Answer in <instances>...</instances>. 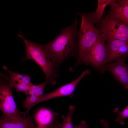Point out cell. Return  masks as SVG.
Instances as JSON below:
<instances>
[{"label":"cell","instance_id":"cell-1","mask_svg":"<svg viewBox=\"0 0 128 128\" xmlns=\"http://www.w3.org/2000/svg\"><path fill=\"white\" fill-rule=\"evenodd\" d=\"M78 21L76 18L73 23L64 28L53 40L41 44L57 69L58 66L68 58L74 56L78 57V46L76 41L78 31Z\"/></svg>","mask_w":128,"mask_h":128},{"label":"cell","instance_id":"cell-2","mask_svg":"<svg viewBox=\"0 0 128 128\" xmlns=\"http://www.w3.org/2000/svg\"><path fill=\"white\" fill-rule=\"evenodd\" d=\"M18 36L24 41L26 55L23 60L31 59L41 68L45 75V81L54 85L58 77V69L54 66L48 55L41 44H39L27 40L20 32Z\"/></svg>","mask_w":128,"mask_h":128},{"label":"cell","instance_id":"cell-3","mask_svg":"<svg viewBox=\"0 0 128 128\" xmlns=\"http://www.w3.org/2000/svg\"><path fill=\"white\" fill-rule=\"evenodd\" d=\"M78 14L81 16V22L77 37L78 54L77 62L90 52L101 33L100 29L97 28L94 23L87 17L86 13Z\"/></svg>","mask_w":128,"mask_h":128},{"label":"cell","instance_id":"cell-4","mask_svg":"<svg viewBox=\"0 0 128 128\" xmlns=\"http://www.w3.org/2000/svg\"><path fill=\"white\" fill-rule=\"evenodd\" d=\"M9 77L1 73L0 83V109L3 115L8 118L21 116L13 97V87L9 82Z\"/></svg>","mask_w":128,"mask_h":128},{"label":"cell","instance_id":"cell-5","mask_svg":"<svg viewBox=\"0 0 128 128\" xmlns=\"http://www.w3.org/2000/svg\"><path fill=\"white\" fill-rule=\"evenodd\" d=\"M106 39L101 32L96 43L90 52L76 65L80 64L89 65L102 73L104 72L106 64Z\"/></svg>","mask_w":128,"mask_h":128},{"label":"cell","instance_id":"cell-6","mask_svg":"<svg viewBox=\"0 0 128 128\" xmlns=\"http://www.w3.org/2000/svg\"><path fill=\"white\" fill-rule=\"evenodd\" d=\"M100 27L106 40L128 41V25L108 15L101 20Z\"/></svg>","mask_w":128,"mask_h":128},{"label":"cell","instance_id":"cell-7","mask_svg":"<svg viewBox=\"0 0 128 128\" xmlns=\"http://www.w3.org/2000/svg\"><path fill=\"white\" fill-rule=\"evenodd\" d=\"M106 64L128 56V41L106 40Z\"/></svg>","mask_w":128,"mask_h":128},{"label":"cell","instance_id":"cell-8","mask_svg":"<svg viewBox=\"0 0 128 128\" xmlns=\"http://www.w3.org/2000/svg\"><path fill=\"white\" fill-rule=\"evenodd\" d=\"M91 73L89 69H87L74 81L62 86L51 92L43 94L40 97L36 105L42 102L56 98L66 96L73 97L74 91L80 81L84 76Z\"/></svg>","mask_w":128,"mask_h":128},{"label":"cell","instance_id":"cell-9","mask_svg":"<svg viewBox=\"0 0 128 128\" xmlns=\"http://www.w3.org/2000/svg\"><path fill=\"white\" fill-rule=\"evenodd\" d=\"M126 58H123L115 62L106 64L105 72H110L113 75L115 79L119 82L124 88L128 90V65L125 63Z\"/></svg>","mask_w":128,"mask_h":128},{"label":"cell","instance_id":"cell-10","mask_svg":"<svg viewBox=\"0 0 128 128\" xmlns=\"http://www.w3.org/2000/svg\"><path fill=\"white\" fill-rule=\"evenodd\" d=\"M32 118L21 116L8 118L2 115L0 118V128H33Z\"/></svg>","mask_w":128,"mask_h":128},{"label":"cell","instance_id":"cell-11","mask_svg":"<svg viewBox=\"0 0 128 128\" xmlns=\"http://www.w3.org/2000/svg\"><path fill=\"white\" fill-rule=\"evenodd\" d=\"M110 5L107 15L128 25V6L118 4L116 0Z\"/></svg>","mask_w":128,"mask_h":128},{"label":"cell","instance_id":"cell-12","mask_svg":"<svg viewBox=\"0 0 128 128\" xmlns=\"http://www.w3.org/2000/svg\"><path fill=\"white\" fill-rule=\"evenodd\" d=\"M115 0H98V5L96 11L92 13L87 14V17L94 23H100L105 8L106 6L111 5Z\"/></svg>","mask_w":128,"mask_h":128},{"label":"cell","instance_id":"cell-13","mask_svg":"<svg viewBox=\"0 0 128 128\" xmlns=\"http://www.w3.org/2000/svg\"><path fill=\"white\" fill-rule=\"evenodd\" d=\"M54 113L46 108L40 109L37 113L35 116L36 121L39 125H48L53 121Z\"/></svg>","mask_w":128,"mask_h":128},{"label":"cell","instance_id":"cell-14","mask_svg":"<svg viewBox=\"0 0 128 128\" xmlns=\"http://www.w3.org/2000/svg\"><path fill=\"white\" fill-rule=\"evenodd\" d=\"M75 107L72 105H70L69 108V112L66 115H61L63 119L62 123L59 122L57 125V128H74L72 123L73 115L75 110Z\"/></svg>","mask_w":128,"mask_h":128},{"label":"cell","instance_id":"cell-15","mask_svg":"<svg viewBox=\"0 0 128 128\" xmlns=\"http://www.w3.org/2000/svg\"><path fill=\"white\" fill-rule=\"evenodd\" d=\"M9 77L10 83L12 87L16 89L17 92H23L27 96L29 90V86L17 79Z\"/></svg>","mask_w":128,"mask_h":128},{"label":"cell","instance_id":"cell-16","mask_svg":"<svg viewBox=\"0 0 128 128\" xmlns=\"http://www.w3.org/2000/svg\"><path fill=\"white\" fill-rule=\"evenodd\" d=\"M40 97L34 95H31L29 96H27L23 105L24 108L27 109V110L25 112H21L22 115L23 117H26V115L28 114L30 109L36 105Z\"/></svg>","mask_w":128,"mask_h":128},{"label":"cell","instance_id":"cell-17","mask_svg":"<svg viewBox=\"0 0 128 128\" xmlns=\"http://www.w3.org/2000/svg\"><path fill=\"white\" fill-rule=\"evenodd\" d=\"M3 67L5 70L9 73V76L10 77L17 79L28 86L32 83L31 82V75L15 73L10 70L5 66H3Z\"/></svg>","mask_w":128,"mask_h":128},{"label":"cell","instance_id":"cell-18","mask_svg":"<svg viewBox=\"0 0 128 128\" xmlns=\"http://www.w3.org/2000/svg\"><path fill=\"white\" fill-rule=\"evenodd\" d=\"M48 84V82L45 80L43 82L39 85H35L32 83L29 85V90L27 96L28 95L39 96H41L44 94V89Z\"/></svg>","mask_w":128,"mask_h":128},{"label":"cell","instance_id":"cell-19","mask_svg":"<svg viewBox=\"0 0 128 128\" xmlns=\"http://www.w3.org/2000/svg\"><path fill=\"white\" fill-rule=\"evenodd\" d=\"M113 112L117 114V117L115 121L122 125L124 124V119L128 117V105L121 111L119 110L118 108H116Z\"/></svg>","mask_w":128,"mask_h":128},{"label":"cell","instance_id":"cell-20","mask_svg":"<svg viewBox=\"0 0 128 128\" xmlns=\"http://www.w3.org/2000/svg\"><path fill=\"white\" fill-rule=\"evenodd\" d=\"M57 114V113H54V117L53 121L50 124L44 125H38L36 127L34 126L33 128H52L55 123Z\"/></svg>","mask_w":128,"mask_h":128},{"label":"cell","instance_id":"cell-21","mask_svg":"<svg viewBox=\"0 0 128 128\" xmlns=\"http://www.w3.org/2000/svg\"><path fill=\"white\" fill-rule=\"evenodd\" d=\"M74 128H87V126L86 122L84 120L81 121L79 124L73 126Z\"/></svg>","mask_w":128,"mask_h":128},{"label":"cell","instance_id":"cell-22","mask_svg":"<svg viewBox=\"0 0 128 128\" xmlns=\"http://www.w3.org/2000/svg\"><path fill=\"white\" fill-rule=\"evenodd\" d=\"M118 4L128 6V0H116Z\"/></svg>","mask_w":128,"mask_h":128},{"label":"cell","instance_id":"cell-23","mask_svg":"<svg viewBox=\"0 0 128 128\" xmlns=\"http://www.w3.org/2000/svg\"><path fill=\"white\" fill-rule=\"evenodd\" d=\"M100 123L105 128H109L108 123L106 120L103 119H101V120Z\"/></svg>","mask_w":128,"mask_h":128},{"label":"cell","instance_id":"cell-24","mask_svg":"<svg viewBox=\"0 0 128 128\" xmlns=\"http://www.w3.org/2000/svg\"><path fill=\"white\" fill-rule=\"evenodd\" d=\"M59 115L58 114L56 116L54 124L52 128H57V125L59 121Z\"/></svg>","mask_w":128,"mask_h":128}]
</instances>
